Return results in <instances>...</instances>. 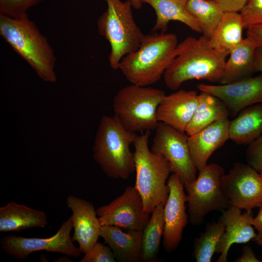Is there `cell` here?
<instances>
[{
	"label": "cell",
	"mask_w": 262,
	"mask_h": 262,
	"mask_svg": "<svg viewBox=\"0 0 262 262\" xmlns=\"http://www.w3.org/2000/svg\"><path fill=\"white\" fill-rule=\"evenodd\" d=\"M197 87L219 98L233 117L249 106L262 103V74L227 84L200 83Z\"/></svg>",
	"instance_id": "5bb4252c"
},
{
	"label": "cell",
	"mask_w": 262,
	"mask_h": 262,
	"mask_svg": "<svg viewBox=\"0 0 262 262\" xmlns=\"http://www.w3.org/2000/svg\"><path fill=\"white\" fill-rule=\"evenodd\" d=\"M132 6L136 9H139L142 7V2L141 0H130Z\"/></svg>",
	"instance_id": "74e56055"
},
{
	"label": "cell",
	"mask_w": 262,
	"mask_h": 262,
	"mask_svg": "<svg viewBox=\"0 0 262 262\" xmlns=\"http://www.w3.org/2000/svg\"><path fill=\"white\" fill-rule=\"evenodd\" d=\"M164 204H158L142 231L141 262H155L159 253L164 230Z\"/></svg>",
	"instance_id": "484cf974"
},
{
	"label": "cell",
	"mask_w": 262,
	"mask_h": 262,
	"mask_svg": "<svg viewBox=\"0 0 262 262\" xmlns=\"http://www.w3.org/2000/svg\"><path fill=\"white\" fill-rule=\"evenodd\" d=\"M228 118L215 121L188 136V144L197 170L203 168L212 154L229 139Z\"/></svg>",
	"instance_id": "ac0fdd59"
},
{
	"label": "cell",
	"mask_w": 262,
	"mask_h": 262,
	"mask_svg": "<svg viewBox=\"0 0 262 262\" xmlns=\"http://www.w3.org/2000/svg\"><path fill=\"white\" fill-rule=\"evenodd\" d=\"M257 215L253 217L252 225L257 233L254 241L262 248V206L259 208Z\"/></svg>",
	"instance_id": "836d02e7"
},
{
	"label": "cell",
	"mask_w": 262,
	"mask_h": 262,
	"mask_svg": "<svg viewBox=\"0 0 262 262\" xmlns=\"http://www.w3.org/2000/svg\"><path fill=\"white\" fill-rule=\"evenodd\" d=\"M138 135L126 130L114 116L102 117L93 148V158L109 177L126 180L135 172L131 146Z\"/></svg>",
	"instance_id": "277c9868"
},
{
	"label": "cell",
	"mask_w": 262,
	"mask_h": 262,
	"mask_svg": "<svg viewBox=\"0 0 262 262\" xmlns=\"http://www.w3.org/2000/svg\"><path fill=\"white\" fill-rule=\"evenodd\" d=\"M96 211L101 226L130 230L143 231L150 218L144 210L141 197L134 186H128L120 196Z\"/></svg>",
	"instance_id": "7c38bea8"
},
{
	"label": "cell",
	"mask_w": 262,
	"mask_h": 262,
	"mask_svg": "<svg viewBox=\"0 0 262 262\" xmlns=\"http://www.w3.org/2000/svg\"><path fill=\"white\" fill-rule=\"evenodd\" d=\"M251 38L246 36L229 53L226 61L223 77L220 84L233 82L250 77L255 72L254 57L258 47Z\"/></svg>",
	"instance_id": "44dd1931"
},
{
	"label": "cell",
	"mask_w": 262,
	"mask_h": 262,
	"mask_svg": "<svg viewBox=\"0 0 262 262\" xmlns=\"http://www.w3.org/2000/svg\"><path fill=\"white\" fill-rule=\"evenodd\" d=\"M66 204L72 212V241L78 243L82 253L85 254L100 237L101 225L97 211L91 202L73 195L67 196Z\"/></svg>",
	"instance_id": "9a60e30c"
},
{
	"label": "cell",
	"mask_w": 262,
	"mask_h": 262,
	"mask_svg": "<svg viewBox=\"0 0 262 262\" xmlns=\"http://www.w3.org/2000/svg\"><path fill=\"white\" fill-rule=\"evenodd\" d=\"M164 91L135 84L120 89L113 100L114 116L126 130L142 133L155 130L157 111Z\"/></svg>",
	"instance_id": "52a82bcc"
},
{
	"label": "cell",
	"mask_w": 262,
	"mask_h": 262,
	"mask_svg": "<svg viewBox=\"0 0 262 262\" xmlns=\"http://www.w3.org/2000/svg\"><path fill=\"white\" fill-rule=\"evenodd\" d=\"M47 217L43 211L11 201L0 208V231H20L44 228Z\"/></svg>",
	"instance_id": "ffe728a7"
},
{
	"label": "cell",
	"mask_w": 262,
	"mask_h": 262,
	"mask_svg": "<svg viewBox=\"0 0 262 262\" xmlns=\"http://www.w3.org/2000/svg\"><path fill=\"white\" fill-rule=\"evenodd\" d=\"M246 29V36L253 39L258 47L262 46V24L252 26Z\"/></svg>",
	"instance_id": "e575fe53"
},
{
	"label": "cell",
	"mask_w": 262,
	"mask_h": 262,
	"mask_svg": "<svg viewBox=\"0 0 262 262\" xmlns=\"http://www.w3.org/2000/svg\"><path fill=\"white\" fill-rule=\"evenodd\" d=\"M224 174L220 165L207 164L199 171L195 180L184 184L189 221L193 226L202 224L209 213L222 211L231 206L221 188L220 180Z\"/></svg>",
	"instance_id": "ba28073f"
},
{
	"label": "cell",
	"mask_w": 262,
	"mask_h": 262,
	"mask_svg": "<svg viewBox=\"0 0 262 262\" xmlns=\"http://www.w3.org/2000/svg\"><path fill=\"white\" fill-rule=\"evenodd\" d=\"M227 56L213 49L209 38L188 36L177 45L175 57L164 75L165 84L176 90L194 79L220 83Z\"/></svg>",
	"instance_id": "6da1fadb"
},
{
	"label": "cell",
	"mask_w": 262,
	"mask_h": 262,
	"mask_svg": "<svg viewBox=\"0 0 262 262\" xmlns=\"http://www.w3.org/2000/svg\"><path fill=\"white\" fill-rule=\"evenodd\" d=\"M186 7L198 22L203 35L210 38L224 12L213 0H187Z\"/></svg>",
	"instance_id": "4316f807"
},
{
	"label": "cell",
	"mask_w": 262,
	"mask_h": 262,
	"mask_svg": "<svg viewBox=\"0 0 262 262\" xmlns=\"http://www.w3.org/2000/svg\"><path fill=\"white\" fill-rule=\"evenodd\" d=\"M254 70L255 72L262 73V46L258 47L255 51L254 57Z\"/></svg>",
	"instance_id": "8d00e7d4"
},
{
	"label": "cell",
	"mask_w": 262,
	"mask_h": 262,
	"mask_svg": "<svg viewBox=\"0 0 262 262\" xmlns=\"http://www.w3.org/2000/svg\"><path fill=\"white\" fill-rule=\"evenodd\" d=\"M151 131L138 135L134 141L135 187L139 193L144 211L151 214L160 203L165 204L169 189L167 182L171 173L168 162L148 147Z\"/></svg>",
	"instance_id": "5b68a950"
},
{
	"label": "cell",
	"mask_w": 262,
	"mask_h": 262,
	"mask_svg": "<svg viewBox=\"0 0 262 262\" xmlns=\"http://www.w3.org/2000/svg\"><path fill=\"white\" fill-rule=\"evenodd\" d=\"M244 29L240 13L225 12L215 31L209 38L210 45L217 51L228 55L243 41Z\"/></svg>",
	"instance_id": "d4e9b609"
},
{
	"label": "cell",
	"mask_w": 262,
	"mask_h": 262,
	"mask_svg": "<svg viewBox=\"0 0 262 262\" xmlns=\"http://www.w3.org/2000/svg\"><path fill=\"white\" fill-rule=\"evenodd\" d=\"M167 183L169 193L164 208L163 244L166 251L171 253L177 248L181 241L189 217L186 213L187 199L184 184L175 173L170 175Z\"/></svg>",
	"instance_id": "4fadbf2b"
},
{
	"label": "cell",
	"mask_w": 262,
	"mask_h": 262,
	"mask_svg": "<svg viewBox=\"0 0 262 262\" xmlns=\"http://www.w3.org/2000/svg\"><path fill=\"white\" fill-rule=\"evenodd\" d=\"M260 176H261V179L262 180V174H260Z\"/></svg>",
	"instance_id": "f35d334b"
},
{
	"label": "cell",
	"mask_w": 262,
	"mask_h": 262,
	"mask_svg": "<svg viewBox=\"0 0 262 262\" xmlns=\"http://www.w3.org/2000/svg\"><path fill=\"white\" fill-rule=\"evenodd\" d=\"M155 130L151 150L168 162L171 173L177 174L183 184L195 180L197 169L190 155L188 136L162 122Z\"/></svg>",
	"instance_id": "9c48e42d"
},
{
	"label": "cell",
	"mask_w": 262,
	"mask_h": 262,
	"mask_svg": "<svg viewBox=\"0 0 262 262\" xmlns=\"http://www.w3.org/2000/svg\"><path fill=\"white\" fill-rule=\"evenodd\" d=\"M147 3L154 10L156 19L152 32L165 33L169 22L180 21L192 30L201 33L198 22L189 13L186 7L187 0H141Z\"/></svg>",
	"instance_id": "7402d4cb"
},
{
	"label": "cell",
	"mask_w": 262,
	"mask_h": 262,
	"mask_svg": "<svg viewBox=\"0 0 262 262\" xmlns=\"http://www.w3.org/2000/svg\"><path fill=\"white\" fill-rule=\"evenodd\" d=\"M247 164L262 174V133L255 140L248 144L246 151Z\"/></svg>",
	"instance_id": "1f68e13d"
},
{
	"label": "cell",
	"mask_w": 262,
	"mask_h": 262,
	"mask_svg": "<svg viewBox=\"0 0 262 262\" xmlns=\"http://www.w3.org/2000/svg\"><path fill=\"white\" fill-rule=\"evenodd\" d=\"M221 190L231 205L246 211L262 206V180L248 164L237 162L220 180Z\"/></svg>",
	"instance_id": "8fae6325"
},
{
	"label": "cell",
	"mask_w": 262,
	"mask_h": 262,
	"mask_svg": "<svg viewBox=\"0 0 262 262\" xmlns=\"http://www.w3.org/2000/svg\"><path fill=\"white\" fill-rule=\"evenodd\" d=\"M84 254L80 262H116V259L110 247L98 242Z\"/></svg>",
	"instance_id": "4dcf8cb0"
},
{
	"label": "cell",
	"mask_w": 262,
	"mask_h": 262,
	"mask_svg": "<svg viewBox=\"0 0 262 262\" xmlns=\"http://www.w3.org/2000/svg\"><path fill=\"white\" fill-rule=\"evenodd\" d=\"M198 94L194 90H180L165 95L158 106L159 122L185 132L198 103Z\"/></svg>",
	"instance_id": "e0dca14e"
},
{
	"label": "cell",
	"mask_w": 262,
	"mask_h": 262,
	"mask_svg": "<svg viewBox=\"0 0 262 262\" xmlns=\"http://www.w3.org/2000/svg\"><path fill=\"white\" fill-rule=\"evenodd\" d=\"M43 0H0V15L19 18L27 14L31 8Z\"/></svg>",
	"instance_id": "f1b7e54d"
},
{
	"label": "cell",
	"mask_w": 262,
	"mask_h": 262,
	"mask_svg": "<svg viewBox=\"0 0 262 262\" xmlns=\"http://www.w3.org/2000/svg\"><path fill=\"white\" fill-rule=\"evenodd\" d=\"M235 262H260L261 261L256 257L252 248L246 245L243 247L241 256L237 259Z\"/></svg>",
	"instance_id": "d590c367"
},
{
	"label": "cell",
	"mask_w": 262,
	"mask_h": 262,
	"mask_svg": "<svg viewBox=\"0 0 262 262\" xmlns=\"http://www.w3.org/2000/svg\"><path fill=\"white\" fill-rule=\"evenodd\" d=\"M72 229L70 217L62 223L59 230L50 237L27 238L9 235L2 237L0 246L6 253L21 260L26 259L35 252L43 250L78 258L82 253L79 247L74 244L70 236Z\"/></svg>",
	"instance_id": "30bf717a"
},
{
	"label": "cell",
	"mask_w": 262,
	"mask_h": 262,
	"mask_svg": "<svg viewBox=\"0 0 262 262\" xmlns=\"http://www.w3.org/2000/svg\"><path fill=\"white\" fill-rule=\"evenodd\" d=\"M198 103L185 132L191 135L218 120L228 118L229 113L225 104L218 98L201 91Z\"/></svg>",
	"instance_id": "cb8c5ba5"
},
{
	"label": "cell",
	"mask_w": 262,
	"mask_h": 262,
	"mask_svg": "<svg viewBox=\"0 0 262 262\" xmlns=\"http://www.w3.org/2000/svg\"><path fill=\"white\" fill-rule=\"evenodd\" d=\"M178 44L174 33L145 35L139 48L121 59L118 69L131 84L142 86L154 84L171 64Z\"/></svg>",
	"instance_id": "3957f363"
},
{
	"label": "cell",
	"mask_w": 262,
	"mask_h": 262,
	"mask_svg": "<svg viewBox=\"0 0 262 262\" xmlns=\"http://www.w3.org/2000/svg\"><path fill=\"white\" fill-rule=\"evenodd\" d=\"M221 212L219 220L224 225L225 231L215 253L220 254L217 262H226L229 249L232 245L253 240L256 233L252 225L254 216L252 210L242 213L241 209L231 205Z\"/></svg>",
	"instance_id": "2e32d148"
},
{
	"label": "cell",
	"mask_w": 262,
	"mask_h": 262,
	"mask_svg": "<svg viewBox=\"0 0 262 262\" xmlns=\"http://www.w3.org/2000/svg\"><path fill=\"white\" fill-rule=\"evenodd\" d=\"M105 1L107 9L98 20V30L110 44V66L117 69L121 59L139 48L145 34L134 20L130 0Z\"/></svg>",
	"instance_id": "8992f818"
},
{
	"label": "cell",
	"mask_w": 262,
	"mask_h": 262,
	"mask_svg": "<svg viewBox=\"0 0 262 262\" xmlns=\"http://www.w3.org/2000/svg\"><path fill=\"white\" fill-rule=\"evenodd\" d=\"M0 34L42 80L56 82L54 50L28 14L19 18L0 15Z\"/></svg>",
	"instance_id": "7a4b0ae2"
},
{
	"label": "cell",
	"mask_w": 262,
	"mask_h": 262,
	"mask_svg": "<svg viewBox=\"0 0 262 262\" xmlns=\"http://www.w3.org/2000/svg\"><path fill=\"white\" fill-rule=\"evenodd\" d=\"M240 14L244 29L262 24V0H248Z\"/></svg>",
	"instance_id": "f546056e"
},
{
	"label": "cell",
	"mask_w": 262,
	"mask_h": 262,
	"mask_svg": "<svg viewBox=\"0 0 262 262\" xmlns=\"http://www.w3.org/2000/svg\"><path fill=\"white\" fill-rule=\"evenodd\" d=\"M225 231L219 220L206 224L205 230L193 241V256L197 262H210Z\"/></svg>",
	"instance_id": "83f0119b"
},
{
	"label": "cell",
	"mask_w": 262,
	"mask_h": 262,
	"mask_svg": "<svg viewBox=\"0 0 262 262\" xmlns=\"http://www.w3.org/2000/svg\"><path fill=\"white\" fill-rule=\"evenodd\" d=\"M224 12H239L248 0H213Z\"/></svg>",
	"instance_id": "d6a6232c"
},
{
	"label": "cell",
	"mask_w": 262,
	"mask_h": 262,
	"mask_svg": "<svg viewBox=\"0 0 262 262\" xmlns=\"http://www.w3.org/2000/svg\"><path fill=\"white\" fill-rule=\"evenodd\" d=\"M99 236L111 249L117 261L141 262L142 231L125 232L119 227L104 225L101 226Z\"/></svg>",
	"instance_id": "d6986e66"
},
{
	"label": "cell",
	"mask_w": 262,
	"mask_h": 262,
	"mask_svg": "<svg viewBox=\"0 0 262 262\" xmlns=\"http://www.w3.org/2000/svg\"><path fill=\"white\" fill-rule=\"evenodd\" d=\"M262 133V103L242 110L229 124V139L238 145H248Z\"/></svg>",
	"instance_id": "603a6c76"
}]
</instances>
